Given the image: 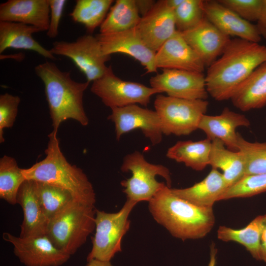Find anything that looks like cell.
Masks as SVG:
<instances>
[{"label":"cell","instance_id":"obj_25","mask_svg":"<svg viewBox=\"0 0 266 266\" xmlns=\"http://www.w3.org/2000/svg\"><path fill=\"white\" fill-rule=\"evenodd\" d=\"M209 165L220 169L229 187L245 176V163L241 153L227 148L218 139L211 140Z\"/></svg>","mask_w":266,"mask_h":266},{"label":"cell","instance_id":"obj_24","mask_svg":"<svg viewBox=\"0 0 266 266\" xmlns=\"http://www.w3.org/2000/svg\"><path fill=\"white\" fill-rule=\"evenodd\" d=\"M231 100L242 111L261 108L266 104V63L250 75Z\"/></svg>","mask_w":266,"mask_h":266},{"label":"cell","instance_id":"obj_26","mask_svg":"<svg viewBox=\"0 0 266 266\" xmlns=\"http://www.w3.org/2000/svg\"><path fill=\"white\" fill-rule=\"evenodd\" d=\"M211 147V140L207 138L196 141H178L168 149L166 156L194 170L201 171L209 165Z\"/></svg>","mask_w":266,"mask_h":266},{"label":"cell","instance_id":"obj_22","mask_svg":"<svg viewBox=\"0 0 266 266\" xmlns=\"http://www.w3.org/2000/svg\"><path fill=\"white\" fill-rule=\"evenodd\" d=\"M229 188L222 173L212 168L201 181L181 189L171 188L172 192L191 203L202 207H213L214 203Z\"/></svg>","mask_w":266,"mask_h":266},{"label":"cell","instance_id":"obj_9","mask_svg":"<svg viewBox=\"0 0 266 266\" xmlns=\"http://www.w3.org/2000/svg\"><path fill=\"white\" fill-rule=\"evenodd\" d=\"M90 90L111 109L132 104L147 106L153 95L161 94L151 87L119 78L111 66L108 67L102 76L93 82Z\"/></svg>","mask_w":266,"mask_h":266},{"label":"cell","instance_id":"obj_4","mask_svg":"<svg viewBox=\"0 0 266 266\" xmlns=\"http://www.w3.org/2000/svg\"><path fill=\"white\" fill-rule=\"evenodd\" d=\"M57 133L52 131L45 150V158L28 168H22L26 180L45 183L68 191L75 200L95 205L96 194L92 184L82 169L67 162L63 155Z\"/></svg>","mask_w":266,"mask_h":266},{"label":"cell","instance_id":"obj_39","mask_svg":"<svg viewBox=\"0 0 266 266\" xmlns=\"http://www.w3.org/2000/svg\"><path fill=\"white\" fill-rule=\"evenodd\" d=\"M256 25L261 36L266 39V0H263L261 14Z\"/></svg>","mask_w":266,"mask_h":266},{"label":"cell","instance_id":"obj_31","mask_svg":"<svg viewBox=\"0 0 266 266\" xmlns=\"http://www.w3.org/2000/svg\"><path fill=\"white\" fill-rule=\"evenodd\" d=\"M34 181L39 201L49 221L74 200L70 193L65 189Z\"/></svg>","mask_w":266,"mask_h":266},{"label":"cell","instance_id":"obj_27","mask_svg":"<svg viewBox=\"0 0 266 266\" xmlns=\"http://www.w3.org/2000/svg\"><path fill=\"white\" fill-rule=\"evenodd\" d=\"M265 219V215L258 216L240 229L221 226L217 231V237L223 241H234L241 244L255 259L262 261L261 236Z\"/></svg>","mask_w":266,"mask_h":266},{"label":"cell","instance_id":"obj_41","mask_svg":"<svg viewBox=\"0 0 266 266\" xmlns=\"http://www.w3.org/2000/svg\"><path fill=\"white\" fill-rule=\"evenodd\" d=\"M217 250L214 243L210 247V260L208 266H215Z\"/></svg>","mask_w":266,"mask_h":266},{"label":"cell","instance_id":"obj_36","mask_svg":"<svg viewBox=\"0 0 266 266\" xmlns=\"http://www.w3.org/2000/svg\"><path fill=\"white\" fill-rule=\"evenodd\" d=\"M218 0L242 18L251 23L257 22L263 6V0Z\"/></svg>","mask_w":266,"mask_h":266},{"label":"cell","instance_id":"obj_43","mask_svg":"<svg viewBox=\"0 0 266 266\" xmlns=\"http://www.w3.org/2000/svg\"><path fill=\"white\" fill-rule=\"evenodd\" d=\"M183 1V0H166L167 5L174 10L179 6Z\"/></svg>","mask_w":266,"mask_h":266},{"label":"cell","instance_id":"obj_14","mask_svg":"<svg viewBox=\"0 0 266 266\" xmlns=\"http://www.w3.org/2000/svg\"><path fill=\"white\" fill-rule=\"evenodd\" d=\"M105 55L120 53L134 58L142 66L146 73L157 72L155 65L156 52L150 48L139 35L136 28L123 32L96 35Z\"/></svg>","mask_w":266,"mask_h":266},{"label":"cell","instance_id":"obj_38","mask_svg":"<svg viewBox=\"0 0 266 266\" xmlns=\"http://www.w3.org/2000/svg\"><path fill=\"white\" fill-rule=\"evenodd\" d=\"M135 2L138 13L141 17L146 15L156 2L153 0H135Z\"/></svg>","mask_w":266,"mask_h":266},{"label":"cell","instance_id":"obj_10","mask_svg":"<svg viewBox=\"0 0 266 266\" xmlns=\"http://www.w3.org/2000/svg\"><path fill=\"white\" fill-rule=\"evenodd\" d=\"M49 50L53 55L70 59L90 83L104 74L108 67L106 63L111 57L103 53L96 36L89 33L78 37L72 42L56 41Z\"/></svg>","mask_w":266,"mask_h":266},{"label":"cell","instance_id":"obj_44","mask_svg":"<svg viewBox=\"0 0 266 266\" xmlns=\"http://www.w3.org/2000/svg\"></svg>","mask_w":266,"mask_h":266},{"label":"cell","instance_id":"obj_32","mask_svg":"<svg viewBox=\"0 0 266 266\" xmlns=\"http://www.w3.org/2000/svg\"><path fill=\"white\" fill-rule=\"evenodd\" d=\"M237 148L244 159L245 176L266 173V142H250L238 133Z\"/></svg>","mask_w":266,"mask_h":266},{"label":"cell","instance_id":"obj_35","mask_svg":"<svg viewBox=\"0 0 266 266\" xmlns=\"http://www.w3.org/2000/svg\"><path fill=\"white\" fill-rule=\"evenodd\" d=\"M21 101L17 96L5 93L0 95V143L4 141L3 130L11 128L18 114Z\"/></svg>","mask_w":266,"mask_h":266},{"label":"cell","instance_id":"obj_5","mask_svg":"<svg viewBox=\"0 0 266 266\" xmlns=\"http://www.w3.org/2000/svg\"><path fill=\"white\" fill-rule=\"evenodd\" d=\"M96 210L74 200L49 221L46 235L57 248L73 255L95 229Z\"/></svg>","mask_w":266,"mask_h":266},{"label":"cell","instance_id":"obj_8","mask_svg":"<svg viewBox=\"0 0 266 266\" xmlns=\"http://www.w3.org/2000/svg\"><path fill=\"white\" fill-rule=\"evenodd\" d=\"M208 102L204 100H187L157 95L154 105L161 123L163 134L189 135L198 129L207 111Z\"/></svg>","mask_w":266,"mask_h":266},{"label":"cell","instance_id":"obj_28","mask_svg":"<svg viewBox=\"0 0 266 266\" xmlns=\"http://www.w3.org/2000/svg\"><path fill=\"white\" fill-rule=\"evenodd\" d=\"M141 18L135 0H117L100 27V33H115L135 28Z\"/></svg>","mask_w":266,"mask_h":266},{"label":"cell","instance_id":"obj_13","mask_svg":"<svg viewBox=\"0 0 266 266\" xmlns=\"http://www.w3.org/2000/svg\"><path fill=\"white\" fill-rule=\"evenodd\" d=\"M107 119L114 124L118 141L123 134L135 129L140 130L152 145H157L162 140L161 123L155 110L132 104L112 108Z\"/></svg>","mask_w":266,"mask_h":266},{"label":"cell","instance_id":"obj_19","mask_svg":"<svg viewBox=\"0 0 266 266\" xmlns=\"http://www.w3.org/2000/svg\"><path fill=\"white\" fill-rule=\"evenodd\" d=\"M250 125L249 120L244 115L226 107L219 115H203L198 129L202 131L211 140L218 139L229 149L237 151L238 133L236 130L239 127Z\"/></svg>","mask_w":266,"mask_h":266},{"label":"cell","instance_id":"obj_29","mask_svg":"<svg viewBox=\"0 0 266 266\" xmlns=\"http://www.w3.org/2000/svg\"><path fill=\"white\" fill-rule=\"evenodd\" d=\"M112 0H77L69 14L72 20L83 25L89 34L100 27L109 10Z\"/></svg>","mask_w":266,"mask_h":266},{"label":"cell","instance_id":"obj_16","mask_svg":"<svg viewBox=\"0 0 266 266\" xmlns=\"http://www.w3.org/2000/svg\"><path fill=\"white\" fill-rule=\"evenodd\" d=\"M180 33L205 66L220 57L231 40L205 17L195 27Z\"/></svg>","mask_w":266,"mask_h":266},{"label":"cell","instance_id":"obj_23","mask_svg":"<svg viewBox=\"0 0 266 266\" xmlns=\"http://www.w3.org/2000/svg\"><path fill=\"white\" fill-rule=\"evenodd\" d=\"M41 32L38 28L20 23L0 21V53L9 48L35 52L44 58L56 60L54 55L40 44L33 34Z\"/></svg>","mask_w":266,"mask_h":266},{"label":"cell","instance_id":"obj_33","mask_svg":"<svg viewBox=\"0 0 266 266\" xmlns=\"http://www.w3.org/2000/svg\"><path fill=\"white\" fill-rule=\"evenodd\" d=\"M204 0H183L174 10L176 30L183 32L199 25L205 17Z\"/></svg>","mask_w":266,"mask_h":266},{"label":"cell","instance_id":"obj_40","mask_svg":"<svg viewBox=\"0 0 266 266\" xmlns=\"http://www.w3.org/2000/svg\"><path fill=\"white\" fill-rule=\"evenodd\" d=\"M263 229L261 236V250L262 261L266 263V214Z\"/></svg>","mask_w":266,"mask_h":266},{"label":"cell","instance_id":"obj_15","mask_svg":"<svg viewBox=\"0 0 266 266\" xmlns=\"http://www.w3.org/2000/svg\"><path fill=\"white\" fill-rule=\"evenodd\" d=\"M136 28L146 44L156 52L177 31L174 9L167 5L166 0H158L141 18Z\"/></svg>","mask_w":266,"mask_h":266},{"label":"cell","instance_id":"obj_7","mask_svg":"<svg viewBox=\"0 0 266 266\" xmlns=\"http://www.w3.org/2000/svg\"><path fill=\"white\" fill-rule=\"evenodd\" d=\"M137 203L127 200L121 209L115 213L96 209L95 233L87 261L97 260L110 262L116 253L122 251V238L130 227L129 217Z\"/></svg>","mask_w":266,"mask_h":266},{"label":"cell","instance_id":"obj_30","mask_svg":"<svg viewBox=\"0 0 266 266\" xmlns=\"http://www.w3.org/2000/svg\"><path fill=\"white\" fill-rule=\"evenodd\" d=\"M16 160L3 156L0 159V198L11 205L17 203L19 189L26 180Z\"/></svg>","mask_w":266,"mask_h":266},{"label":"cell","instance_id":"obj_17","mask_svg":"<svg viewBox=\"0 0 266 266\" xmlns=\"http://www.w3.org/2000/svg\"><path fill=\"white\" fill-rule=\"evenodd\" d=\"M206 18L225 34L259 43L261 36L256 25L238 15L218 0H203Z\"/></svg>","mask_w":266,"mask_h":266},{"label":"cell","instance_id":"obj_1","mask_svg":"<svg viewBox=\"0 0 266 266\" xmlns=\"http://www.w3.org/2000/svg\"><path fill=\"white\" fill-rule=\"evenodd\" d=\"M266 63V46L239 38L231 39L205 75L208 95L217 101L231 100L259 66Z\"/></svg>","mask_w":266,"mask_h":266},{"label":"cell","instance_id":"obj_18","mask_svg":"<svg viewBox=\"0 0 266 266\" xmlns=\"http://www.w3.org/2000/svg\"><path fill=\"white\" fill-rule=\"evenodd\" d=\"M155 65L157 69H176L200 72H203L205 66L177 31L156 52Z\"/></svg>","mask_w":266,"mask_h":266},{"label":"cell","instance_id":"obj_37","mask_svg":"<svg viewBox=\"0 0 266 266\" xmlns=\"http://www.w3.org/2000/svg\"><path fill=\"white\" fill-rule=\"evenodd\" d=\"M66 0H49L50 20L46 34L50 38H56L59 33V27Z\"/></svg>","mask_w":266,"mask_h":266},{"label":"cell","instance_id":"obj_6","mask_svg":"<svg viewBox=\"0 0 266 266\" xmlns=\"http://www.w3.org/2000/svg\"><path fill=\"white\" fill-rule=\"evenodd\" d=\"M120 169L123 172L130 171L132 174L120 183L127 200L137 203L149 202L166 185L171 188L169 169L161 164L148 162L138 151L124 157Z\"/></svg>","mask_w":266,"mask_h":266},{"label":"cell","instance_id":"obj_20","mask_svg":"<svg viewBox=\"0 0 266 266\" xmlns=\"http://www.w3.org/2000/svg\"><path fill=\"white\" fill-rule=\"evenodd\" d=\"M49 0H8L0 4V21L23 23L47 31Z\"/></svg>","mask_w":266,"mask_h":266},{"label":"cell","instance_id":"obj_42","mask_svg":"<svg viewBox=\"0 0 266 266\" xmlns=\"http://www.w3.org/2000/svg\"><path fill=\"white\" fill-rule=\"evenodd\" d=\"M85 266H113L110 262L100 261L97 260H92L87 261Z\"/></svg>","mask_w":266,"mask_h":266},{"label":"cell","instance_id":"obj_21","mask_svg":"<svg viewBox=\"0 0 266 266\" xmlns=\"http://www.w3.org/2000/svg\"><path fill=\"white\" fill-rule=\"evenodd\" d=\"M17 203L21 206L24 214L19 236L29 238L46 235L49 221L40 205L33 180H26L22 184L18 192Z\"/></svg>","mask_w":266,"mask_h":266},{"label":"cell","instance_id":"obj_11","mask_svg":"<svg viewBox=\"0 0 266 266\" xmlns=\"http://www.w3.org/2000/svg\"><path fill=\"white\" fill-rule=\"evenodd\" d=\"M4 240L13 246V252L25 266H60L69 255L57 248L46 235L22 238L4 232Z\"/></svg>","mask_w":266,"mask_h":266},{"label":"cell","instance_id":"obj_2","mask_svg":"<svg viewBox=\"0 0 266 266\" xmlns=\"http://www.w3.org/2000/svg\"><path fill=\"white\" fill-rule=\"evenodd\" d=\"M155 221L174 237L183 241L205 236L213 229V207H202L174 195L166 185L149 202Z\"/></svg>","mask_w":266,"mask_h":266},{"label":"cell","instance_id":"obj_3","mask_svg":"<svg viewBox=\"0 0 266 266\" xmlns=\"http://www.w3.org/2000/svg\"><path fill=\"white\" fill-rule=\"evenodd\" d=\"M34 71L44 84L52 131L58 133L60 125L67 119L87 126L89 120L83 106V97L90 82L74 81L69 71L61 70L52 62L37 65Z\"/></svg>","mask_w":266,"mask_h":266},{"label":"cell","instance_id":"obj_34","mask_svg":"<svg viewBox=\"0 0 266 266\" xmlns=\"http://www.w3.org/2000/svg\"><path fill=\"white\" fill-rule=\"evenodd\" d=\"M266 192V173L244 176L229 187L220 200L236 198H246Z\"/></svg>","mask_w":266,"mask_h":266},{"label":"cell","instance_id":"obj_12","mask_svg":"<svg viewBox=\"0 0 266 266\" xmlns=\"http://www.w3.org/2000/svg\"><path fill=\"white\" fill-rule=\"evenodd\" d=\"M150 79L151 87L168 96L187 100L207 98L205 77L203 72L176 69H162Z\"/></svg>","mask_w":266,"mask_h":266}]
</instances>
